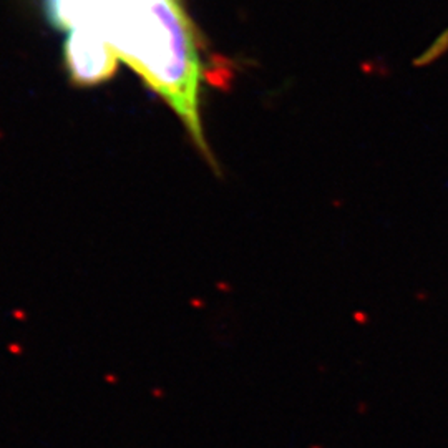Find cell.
Wrapping results in <instances>:
<instances>
[{"label": "cell", "mask_w": 448, "mask_h": 448, "mask_svg": "<svg viewBox=\"0 0 448 448\" xmlns=\"http://www.w3.org/2000/svg\"><path fill=\"white\" fill-rule=\"evenodd\" d=\"M50 24L83 48L130 65L208 153L199 120L203 60L181 0H43Z\"/></svg>", "instance_id": "cell-1"}]
</instances>
